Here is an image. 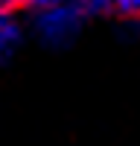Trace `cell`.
<instances>
[{"instance_id": "cell-4", "label": "cell", "mask_w": 140, "mask_h": 146, "mask_svg": "<svg viewBox=\"0 0 140 146\" xmlns=\"http://www.w3.org/2000/svg\"><path fill=\"white\" fill-rule=\"evenodd\" d=\"M88 18H111V0H79Z\"/></svg>"}, {"instance_id": "cell-5", "label": "cell", "mask_w": 140, "mask_h": 146, "mask_svg": "<svg viewBox=\"0 0 140 146\" xmlns=\"http://www.w3.org/2000/svg\"><path fill=\"white\" fill-rule=\"evenodd\" d=\"M53 3H61V0H0V6H9L15 12H35V9L53 6Z\"/></svg>"}, {"instance_id": "cell-2", "label": "cell", "mask_w": 140, "mask_h": 146, "mask_svg": "<svg viewBox=\"0 0 140 146\" xmlns=\"http://www.w3.org/2000/svg\"><path fill=\"white\" fill-rule=\"evenodd\" d=\"M26 38H29V32L20 21V12L9 9V6H0V64H9L23 50Z\"/></svg>"}, {"instance_id": "cell-3", "label": "cell", "mask_w": 140, "mask_h": 146, "mask_svg": "<svg viewBox=\"0 0 140 146\" xmlns=\"http://www.w3.org/2000/svg\"><path fill=\"white\" fill-rule=\"evenodd\" d=\"M111 18L140 27V0H111Z\"/></svg>"}, {"instance_id": "cell-1", "label": "cell", "mask_w": 140, "mask_h": 146, "mask_svg": "<svg viewBox=\"0 0 140 146\" xmlns=\"http://www.w3.org/2000/svg\"><path fill=\"white\" fill-rule=\"evenodd\" d=\"M90 18L85 15V9L79 6V0H61L53 6H41L29 12L26 32L29 38H35L44 50L50 53H64L70 50L85 32V23Z\"/></svg>"}]
</instances>
